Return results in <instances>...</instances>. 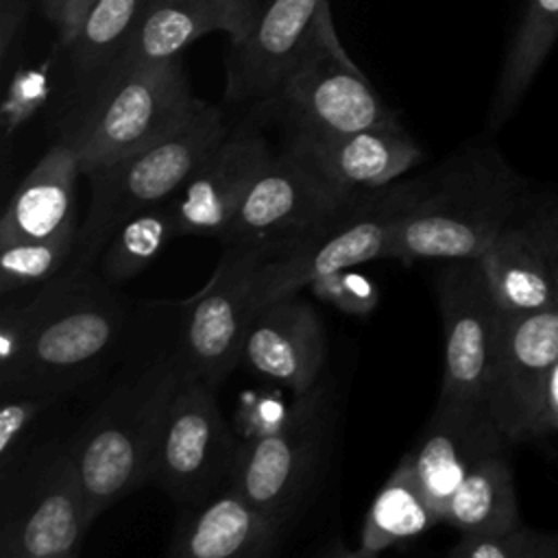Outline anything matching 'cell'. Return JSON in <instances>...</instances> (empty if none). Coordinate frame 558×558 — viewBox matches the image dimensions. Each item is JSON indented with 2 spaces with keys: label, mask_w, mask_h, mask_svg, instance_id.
Listing matches in <instances>:
<instances>
[{
  "label": "cell",
  "mask_w": 558,
  "mask_h": 558,
  "mask_svg": "<svg viewBox=\"0 0 558 558\" xmlns=\"http://www.w3.org/2000/svg\"><path fill=\"white\" fill-rule=\"evenodd\" d=\"M137 312L96 268L68 266L0 312V390L63 397L118 355Z\"/></svg>",
  "instance_id": "1"
},
{
  "label": "cell",
  "mask_w": 558,
  "mask_h": 558,
  "mask_svg": "<svg viewBox=\"0 0 558 558\" xmlns=\"http://www.w3.org/2000/svg\"><path fill=\"white\" fill-rule=\"evenodd\" d=\"M536 205L530 183L493 144H464L421 177V190L395 229L388 259L480 257L512 220Z\"/></svg>",
  "instance_id": "2"
},
{
  "label": "cell",
  "mask_w": 558,
  "mask_h": 558,
  "mask_svg": "<svg viewBox=\"0 0 558 558\" xmlns=\"http://www.w3.org/2000/svg\"><path fill=\"white\" fill-rule=\"evenodd\" d=\"M185 375L177 325L170 338L126 364L70 436L94 521L150 484L161 429Z\"/></svg>",
  "instance_id": "3"
},
{
  "label": "cell",
  "mask_w": 558,
  "mask_h": 558,
  "mask_svg": "<svg viewBox=\"0 0 558 558\" xmlns=\"http://www.w3.org/2000/svg\"><path fill=\"white\" fill-rule=\"evenodd\" d=\"M229 131L220 107L198 100L177 124L144 146L87 172L89 207L70 266L94 268L129 216L172 198L205 153Z\"/></svg>",
  "instance_id": "4"
},
{
  "label": "cell",
  "mask_w": 558,
  "mask_h": 558,
  "mask_svg": "<svg viewBox=\"0 0 558 558\" xmlns=\"http://www.w3.org/2000/svg\"><path fill=\"white\" fill-rule=\"evenodd\" d=\"M94 523L72 438L22 442L0 460V556H74Z\"/></svg>",
  "instance_id": "5"
},
{
  "label": "cell",
  "mask_w": 558,
  "mask_h": 558,
  "mask_svg": "<svg viewBox=\"0 0 558 558\" xmlns=\"http://www.w3.org/2000/svg\"><path fill=\"white\" fill-rule=\"evenodd\" d=\"M333 381L294 395L286 418L270 432L240 438L227 484L259 512L290 530L314 499L329 460L336 427Z\"/></svg>",
  "instance_id": "6"
},
{
  "label": "cell",
  "mask_w": 558,
  "mask_h": 558,
  "mask_svg": "<svg viewBox=\"0 0 558 558\" xmlns=\"http://www.w3.org/2000/svg\"><path fill=\"white\" fill-rule=\"evenodd\" d=\"M198 100L181 57L140 65L70 102L57 140L76 153L85 177L168 131Z\"/></svg>",
  "instance_id": "7"
},
{
  "label": "cell",
  "mask_w": 558,
  "mask_h": 558,
  "mask_svg": "<svg viewBox=\"0 0 558 558\" xmlns=\"http://www.w3.org/2000/svg\"><path fill=\"white\" fill-rule=\"evenodd\" d=\"M248 111L262 122H279L286 135H338L403 126L397 111L386 105L344 50L331 15L314 28L277 89Z\"/></svg>",
  "instance_id": "8"
},
{
  "label": "cell",
  "mask_w": 558,
  "mask_h": 558,
  "mask_svg": "<svg viewBox=\"0 0 558 558\" xmlns=\"http://www.w3.org/2000/svg\"><path fill=\"white\" fill-rule=\"evenodd\" d=\"M418 190L421 179H408L366 192L286 253L259 262L248 286L253 314L270 301L296 294L325 272L388 259L395 229Z\"/></svg>",
  "instance_id": "9"
},
{
  "label": "cell",
  "mask_w": 558,
  "mask_h": 558,
  "mask_svg": "<svg viewBox=\"0 0 558 558\" xmlns=\"http://www.w3.org/2000/svg\"><path fill=\"white\" fill-rule=\"evenodd\" d=\"M355 198L331 187L288 148L272 150L218 242L255 248L262 259H270L327 225Z\"/></svg>",
  "instance_id": "10"
},
{
  "label": "cell",
  "mask_w": 558,
  "mask_h": 558,
  "mask_svg": "<svg viewBox=\"0 0 558 558\" xmlns=\"http://www.w3.org/2000/svg\"><path fill=\"white\" fill-rule=\"evenodd\" d=\"M214 390L185 375L170 403L153 462L150 484L185 508L205 501L227 484L240 447Z\"/></svg>",
  "instance_id": "11"
},
{
  "label": "cell",
  "mask_w": 558,
  "mask_h": 558,
  "mask_svg": "<svg viewBox=\"0 0 558 558\" xmlns=\"http://www.w3.org/2000/svg\"><path fill=\"white\" fill-rule=\"evenodd\" d=\"M434 290L445 331V368L436 401L488 410L501 312L480 257L442 262Z\"/></svg>",
  "instance_id": "12"
},
{
  "label": "cell",
  "mask_w": 558,
  "mask_h": 558,
  "mask_svg": "<svg viewBox=\"0 0 558 558\" xmlns=\"http://www.w3.org/2000/svg\"><path fill=\"white\" fill-rule=\"evenodd\" d=\"M209 281L183 301L179 347L192 377L218 388L240 364L253 316L248 286L262 255L255 248L222 244Z\"/></svg>",
  "instance_id": "13"
},
{
  "label": "cell",
  "mask_w": 558,
  "mask_h": 558,
  "mask_svg": "<svg viewBox=\"0 0 558 558\" xmlns=\"http://www.w3.org/2000/svg\"><path fill=\"white\" fill-rule=\"evenodd\" d=\"M242 28L225 54V100L264 102L296 63L314 28L331 15L329 0H240Z\"/></svg>",
  "instance_id": "14"
},
{
  "label": "cell",
  "mask_w": 558,
  "mask_h": 558,
  "mask_svg": "<svg viewBox=\"0 0 558 558\" xmlns=\"http://www.w3.org/2000/svg\"><path fill=\"white\" fill-rule=\"evenodd\" d=\"M556 362L558 307L536 314L501 312L488 412L508 445L543 436V390Z\"/></svg>",
  "instance_id": "15"
},
{
  "label": "cell",
  "mask_w": 558,
  "mask_h": 558,
  "mask_svg": "<svg viewBox=\"0 0 558 558\" xmlns=\"http://www.w3.org/2000/svg\"><path fill=\"white\" fill-rule=\"evenodd\" d=\"M262 124L248 111L235 126H229L172 196L181 235L216 240L225 235L251 183L272 155Z\"/></svg>",
  "instance_id": "16"
},
{
  "label": "cell",
  "mask_w": 558,
  "mask_h": 558,
  "mask_svg": "<svg viewBox=\"0 0 558 558\" xmlns=\"http://www.w3.org/2000/svg\"><path fill=\"white\" fill-rule=\"evenodd\" d=\"M242 364L294 395L314 388L327 366V336L314 305L296 292L255 310L242 344Z\"/></svg>",
  "instance_id": "17"
},
{
  "label": "cell",
  "mask_w": 558,
  "mask_h": 558,
  "mask_svg": "<svg viewBox=\"0 0 558 558\" xmlns=\"http://www.w3.org/2000/svg\"><path fill=\"white\" fill-rule=\"evenodd\" d=\"M283 148L347 196L386 187L423 159V148L403 126L338 135H286Z\"/></svg>",
  "instance_id": "18"
},
{
  "label": "cell",
  "mask_w": 558,
  "mask_h": 558,
  "mask_svg": "<svg viewBox=\"0 0 558 558\" xmlns=\"http://www.w3.org/2000/svg\"><path fill=\"white\" fill-rule=\"evenodd\" d=\"M510 447L490 412L480 405L436 401L432 416L403 460L440 517L466 473L486 453Z\"/></svg>",
  "instance_id": "19"
},
{
  "label": "cell",
  "mask_w": 558,
  "mask_h": 558,
  "mask_svg": "<svg viewBox=\"0 0 558 558\" xmlns=\"http://www.w3.org/2000/svg\"><path fill=\"white\" fill-rule=\"evenodd\" d=\"M286 534V527L225 484L185 510L168 554L174 558H264L281 547Z\"/></svg>",
  "instance_id": "20"
},
{
  "label": "cell",
  "mask_w": 558,
  "mask_h": 558,
  "mask_svg": "<svg viewBox=\"0 0 558 558\" xmlns=\"http://www.w3.org/2000/svg\"><path fill=\"white\" fill-rule=\"evenodd\" d=\"M538 207L512 220L480 255L497 307L504 314H536L558 307L551 251Z\"/></svg>",
  "instance_id": "21"
},
{
  "label": "cell",
  "mask_w": 558,
  "mask_h": 558,
  "mask_svg": "<svg viewBox=\"0 0 558 558\" xmlns=\"http://www.w3.org/2000/svg\"><path fill=\"white\" fill-rule=\"evenodd\" d=\"M240 28V0H146L120 59L105 78L140 65L179 59L187 46L209 33H225L231 41Z\"/></svg>",
  "instance_id": "22"
},
{
  "label": "cell",
  "mask_w": 558,
  "mask_h": 558,
  "mask_svg": "<svg viewBox=\"0 0 558 558\" xmlns=\"http://www.w3.org/2000/svg\"><path fill=\"white\" fill-rule=\"evenodd\" d=\"M76 153L61 140L52 142L15 187L0 218V242L15 238H46L74 225Z\"/></svg>",
  "instance_id": "23"
},
{
  "label": "cell",
  "mask_w": 558,
  "mask_h": 558,
  "mask_svg": "<svg viewBox=\"0 0 558 558\" xmlns=\"http://www.w3.org/2000/svg\"><path fill=\"white\" fill-rule=\"evenodd\" d=\"M558 39V0H525L495 85L488 129L499 131L519 107Z\"/></svg>",
  "instance_id": "24"
},
{
  "label": "cell",
  "mask_w": 558,
  "mask_h": 558,
  "mask_svg": "<svg viewBox=\"0 0 558 558\" xmlns=\"http://www.w3.org/2000/svg\"><path fill=\"white\" fill-rule=\"evenodd\" d=\"M506 449H495L475 462L451 495L442 523L460 534H486L508 530L521 521Z\"/></svg>",
  "instance_id": "25"
},
{
  "label": "cell",
  "mask_w": 558,
  "mask_h": 558,
  "mask_svg": "<svg viewBox=\"0 0 558 558\" xmlns=\"http://www.w3.org/2000/svg\"><path fill=\"white\" fill-rule=\"evenodd\" d=\"M146 0H98L63 48L70 65V102L89 94L120 59Z\"/></svg>",
  "instance_id": "26"
},
{
  "label": "cell",
  "mask_w": 558,
  "mask_h": 558,
  "mask_svg": "<svg viewBox=\"0 0 558 558\" xmlns=\"http://www.w3.org/2000/svg\"><path fill=\"white\" fill-rule=\"evenodd\" d=\"M438 523V512L418 486L410 464L401 458L364 517L353 556H377L390 547L425 534Z\"/></svg>",
  "instance_id": "27"
},
{
  "label": "cell",
  "mask_w": 558,
  "mask_h": 558,
  "mask_svg": "<svg viewBox=\"0 0 558 558\" xmlns=\"http://www.w3.org/2000/svg\"><path fill=\"white\" fill-rule=\"evenodd\" d=\"M179 235L172 198H168L120 222L100 251L94 268L111 286H122L150 266Z\"/></svg>",
  "instance_id": "28"
},
{
  "label": "cell",
  "mask_w": 558,
  "mask_h": 558,
  "mask_svg": "<svg viewBox=\"0 0 558 558\" xmlns=\"http://www.w3.org/2000/svg\"><path fill=\"white\" fill-rule=\"evenodd\" d=\"M78 225L46 238H15L0 242V294L11 296L37 288L61 275L74 257Z\"/></svg>",
  "instance_id": "29"
},
{
  "label": "cell",
  "mask_w": 558,
  "mask_h": 558,
  "mask_svg": "<svg viewBox=\"0 0 558 558\" xmlns=\"http://www.w3.org/2000/svg\"><path fill=\"white\" fill-rule=\"evenodd\" d=\"M451 558H558V532H541L521 521L501 532L460 534Z\"/></svg>",
  "instance_id": "30"
},
{
  "label": "cell",
  "mask_w": 558,
  "mask_h": 558,
  "mask_svg": "<svg viewBox=\"0 0 558 558\" xmlns=\"http://www.w3.org/2000/svg\"><path fill=\"white\" fill-rule=\"evenodd\" d=\"M50 98V72L48 63L20 68L9 81L0 118H2V137L9 142Z\"/></svg>",
  "instance_id": "31"
},
{
  "label": "cell",
  "mask_w": 558,
  "mask_h": 558,
  "mask_svg": "<svg viewBox=\"0 0 558 558\" xmlns=\"http://www.w3.org/2000/svg\"><path fill=\"white\" fill-rule=\"evenodd\" d=\"M310 294L323 303L333 305L349 316H368L379 303V288L371 277L355 272L353 268H340L325 272L310 281Z\"/></svg>",
  "instance_id": "32"
},
{
  "label": "cell",
  "mask_w": 558,
  "mask_h": 558,
  "mask_svg": "<svg viewBox=\"0 0 558 558\" xmlns=\"http://www.w3.org/2000/svg\"><path fill=\"white\" fill-rule=\"evenodd\" d=\"M61 397L48 392H15L2 395L0 408V460L9 458L22 442L31 425L57 403Z\"/></svg>",
  "instance_id": "33"
},
{
  "label": "cell",
  "mask_w": 558,
  "mask_h": 558,
  "mask_svg": "<svg viewBox=\"0 0 558 558\" xmlns=\"http://www.w3.org/2000/svg\"><path fill=\"white\" fill-rule=\"evenodd\" d=\"M98 0H41V15L54 26L59 48H65L78 33L83 20Z\"/></svg>",
  "instance_id": "34"
},
{
  "label": "cell",
  "mask_w": 558,
  "mask_h": 558,
  "mask_svg": "<svg viewBox=\"0 0 558 558\" xmlns=\"http://www.w3.org/2000/svg\"><path fill=\"white\" fill-rule=\"evenodd\" d=\"M31 0H0V61L9 63L13 46L26 24Z\"/></svg>",
  "instance_id": "35"
},
{
  "label": "cell",
  "mask_w": 558,
  "mask_h": 558,
  "mask_svg": "<svg viewBox=\"0 0 558 558\" xmlns=\"http://www.w3.org/2000/svg\"><path fill=\"white\" fill-rule=\"evenodd\" d=\"M547 432H558V362L554 364L543 390L541 434H547Z\"/></svg>",
  "instance_id": "36"
},
{
  "label": "cell",
  "mask_w": 558,
  "mask_h": 558,
  "mask_svg": "<svg viewBox=\"0 0 558 558\" xmlns=\"http://www.w3.org/2000/svg\"><path fill=\"white\" fill-rule=\"evenodd\" d=\"M541 214V222L549 242V251H551V277H554V290H556V303H558V229L554 227L549 214H547V205L538 207Z\"/></svg>",
  "instance_id": "37"
},
{
  "label": "cell",
  "mask_w": 558,
  "mask_h": 558,
  "mask_svg": "<svg viewBox=\"0 0 558 558\" xmlns=\"http://www.w3.org/2000/svg\"><path fill=\"white\" fill-rule=\"evenodd\" d=\"M547 214H549V218H551L554 227L558 229V207H551V205H547Z\"/></svg>",
  "instance_id": "38"
}]
</instances>
